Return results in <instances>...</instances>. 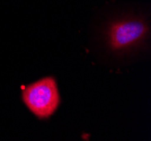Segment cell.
<instances>
[{
    "label": "cell",
    "instance_id": "cell-1",
    "mask_svg": "<svg viewBox=\"0 0 151 141\" xmlns=\"http://www.w3.org/2000/svg\"><path fill=\"white\" fill-rule=\"evenodd\" d=\"M26 107L40 119L50 117L60 104V94L53 77H45L27 86L23 91Z\"/></svg>",
    "mask_w": 151,
    "mask_h": 141
},
{
    "label": "cell",
    "instance_id": "cell-2",
    "mask_svg": "<svg viewBox=\"0 0 151 141\" xmlns=\"http://www.w3.org/2000/svg\"><path fill=\"white\" fill-rule=\"evenodd\" d=\"M148 34V26L140 19L116 22L108 29V44L114 51H121L140 43Z\"/></svg>",
    "mask_w": 151,
    "mask_h": 141
}]
</instances>
